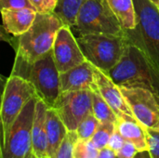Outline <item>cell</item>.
<instances>
[{"label":"cell","instance_id":"obj_1","mask_svg":"<svg viewBox=\"0 0 159 158\" xmlns=\"http://www.w3.org/2000/svg\"><path fill=\"white\" fill-rule=\"evenodd\" d=\"M108 74L119 87L147 88L159 99V72L129 41L122 58Z\"/></svg>","mask_w":159,"mask_h":158},{"label":"cell","instance_id":"obj_2","mask_svg":"<svg viewBox=\"0 0 159 158\" xmlns=\"http://www.w3.org/2000/svg\"><path fill=\"white\" fill-rule=\"evenodd\" d=\"M11 74L29 81L34 87L38 98L49 108L53 107L61 93L60 72L52 51L34 62H26L15 57Z\"/></svg>","mask_w":159,"mask_h":158},{"label":"cell","instance_id":"obj_3","mask_svg":"<svg viewBox=\"0 0 159 158\" xmlns=\"http://www.w3.org/2000/svg\"><path fill=\"white\" fill-rule=\"evenodd\" d=\"M63 25L55 13H37L33 25L18 39L16 57L26 62L43 58L52 51L58 31Z\"/></svg>","mask_w":159,"mask_h":158},{"label":"cell","instance_id":"obj_4","mask_svg":"<svg viewBox=\"0 0 159 158\" xmlns=\"http://www.w3.org/2000/svg\"><path fill=\"white\" fill-rule=\"evenodd\" d=\"M137 24L128 30L129 43L139 47L159 72V8L149 0H133Z\"/></svg>","mask_w":159,"mask_h":158},{"label":"cell","instance_id":"obj_5","mask_svg":"<svg viewBox=\"0 0 159 158\" xmlns=\"http://www.w3.org/2000/svg\"><path fill=\"white\" fill-rule=\"evenodd\" d=\"M77 41L87 61L107 74L120 61L129 44L127 35L99 34H80Z\"/></svg>","mask_w":159,"mask_h":158},{"label":"cell","instance_id":"obj_6","mask_svg":"<svg viewBox=\"0 0 159 158\" xmlns=\"http://www.w3.org/2000/svg\"><path fill=\"white\" fill-rule=\"evenodd\" d=\"M73 28L79 35L89 34L127 35V32L122 28L105 0H87Z\"/></svg>","mask_w":159,"mask_h":158},{"label":"cell","instance_id":"obj_7","mask_svg":"<svg viewBox=\"0 0 159 158\" xmlns=\"http://www.w3.org/2000/svg\"><path fill=\"white\" fill-rule=\"evenodd\" d=\"M38 97L33 98L23 108L2 142L0 158H36L32 141V127Z\"/></svg>","mask_w":159,"mask_h":158},{"label":"cell","instance_id":"obj_8","mask_svg":"<svg viewBox=\"0 0 159 158\" xmlns=\"http://www.w3.org/2000/svg\"><path fill=\"white\" fill-rule=\"evenodd\" d=\"M34 97H38L36 90L29 81L19 75L10 74L4 88L0 109L2 142L7 137L12 125L25 105Z\"/></svg>","mask_w":159,"mask_h":158},{"label":"cell","instance_id":"obj_9","mask_svg":"<svg viewBox=\"0 0 159 158\" xmlns=\"http://www.w3.org/2000/svg\"><path fill=\"white\" fill-rule=\"evenodd\" d=\"M52 108L69 131H76L80 123L92 114V91H63Z\"/></svg>","mask_w":159,"mask_h":158},{"label":"cell","instance_id":"obj_10","mask_svg":"<svg viewBox=\"0 0 159 158\" xmlns=\"http://www.w3.org/2000/svg\"><path fill=\"white\" fill-rule=\"evenodd\" d=\"M134 117L147 129L159 132V99L143 88L120 87Z\"/></svg>","mask_w":159,"mask_h":158},{"label":"cell","instance_id":"obj_11","mask_svg":"<svg viewBox=\"0 0 159 158\" xmlns=\"http://www.w3.org/2000/svg\"><path fill=\"white\" fill-rule=\"evenodd\" d=\"M52 52L60 74L87 61L77 38L75 37L71 27L68 25H63L58 31Z\"/></svg>","mask_w":159,"mask_h":158},{"label":"cell","instance_id":"obj_12","mask_svg":"<svg viewBox=\"0 0 159 158\" xmlns=\"http://www.w3.org/2000/svg\"><path fill=\"white\" fill-rule=\"evenodd\" d=\"M95 74L98 91L113 109L117 118L127 116L134 117V115L128 104L120 87L114 82L107 73L97 67H95Z\"/></svg>","mask_w":159,"mask_h":158},{"label":"cell","instance_id":"obj_13","mask_svg":"<svg viewBox=\"0 0 159 158\" xmlns=\"http://www.w3.org/2000/svg\"><path fill=\"white\" fill-rule=\"evenodd\" d=\"M61 89L63 91L97 90L95 66L89 61L60 74Z\"/></svg>","mask_w":159,"mask_h":158},{"label":"cell","instance_id":"obj_14","mask_svg":"<svg viewBox=\"0 0 159 158\" xmlns=\"http://www.w3.org/2000/svg\"><path fill=\"white\" fill-rule=\"evenodd\" d=\"M3 27L7 33L20 37L33 25L37 12L32 8H1Z\"/></svg>","mask_w":159,"mask_h":158},{"label":"cell","instance_id":"obj_15","mask_svg":"<svg viewBox=\"0 0 159 158\" xmlns=\"http://www.w3.org/2000/svg\"><path fill=\"white\" fill-rule=\"evenodd\" d=\"M48 106L38 98L33 127H32V141L34 153L36 158H48V136H47V112Z\"/></svg>","mask_w":159,"mask_h":158},{"label":"cell","instance_id":"obj_16","mask_svg":"<svg viewBox=\"0 0 159 158\" xmlns=\"http://www.w3.org/2000/svg\"><path fill=\"white\" fill-rule=\"evenodd\" d=\"M116 127L123 138L127 142H131L139 152L149 150L147 129L138 122L135 117L127 116L118 118Z\"/></svg>","mask_w":159,"mask_h":158},{"label":"cell","instance_id":"obj_17","mask_svg":"<svg viewBox=\"0 0 159 158\" xmlns=\"http://www.w3.org/2000/svg\"><path fill=\"white\" fill-rule=\"evenodd\" d=\"M66 126L61 119L58 113L49 108L47 112V136H48V156L53 158L57 149L64 140L67 132Z\"/></svg>","mask_w":159,"mask_h":158},{"label":"cell","instance_id":"obj_18","mask_svg":"<svg viewBox=\"0 0 159 158\" xmlns=\"http://www.w3.org/2000/svg\"><path fill=\"white\" fill-rule=\"evenodd\" d=\"M125 31L132 30L137 24V15L133 0H105Z\"/></svg>","mask_w":159,"mask_h":158},{"label":"cell","instance_id":"obj_19","mask_svg":"<svg viewBox=\"0 0 159 158\" xmlns=\"http://www.w3.org/2000/svg\"><path fill=\"white\" fill-rule=\"evenodd\" d=\"M86 1L87 0H58L54 13L64 25L73 28L75 25L78 13Z\"/></svg>","mask_w":159,"mask_h":158},{"label":"cell","instance_id":"obj_20","mask_svg":"<svg viewBox=\"0 0 159 158\" xmlns=\"http://www.w3.org/2000/svg\"><path fill=\"white\" fill-rule=\"evenodd\" d=\"M92 114L100 121V123H115L117 122V116L97 90L92 91Z\"/></svg>","mask_w":159,"mask_h":158},{"label":"cell","instance_id":"obj_21","mask_svg":"<svg viewBox=\"0 0 159 158\" xmlns=\"http://www.w3.org/2000/svg\"><path fill=\"white\" fill-rule=\"evenodd\" d=\"M115 129V123H101L97 131L91 139V142L98 150H102L108 146L109 140Z\"/></svg>","mask_w":159,"mask_h":158},{"label":"cell","instance_id":"obj_22","mask_svg":"<svg viewBox=\"0 0 159 158\" xmlns=\"http://www.w3.org/2000/svg\"><path fill=\"white\" fill-rule=\"evenodd\" d=\"M100 125V121L93 115V114H91L78 126L76 129L78 139L82 141H91Z\"/></svg>","mask_w":159,"mask_h":158},{"label":"cell","instance_id":"obj_23","mask_svg":"<svg viewBox=\"0 0 159 158\" xmlns=\"http://www.w3.org/2000/svg\"><path fill=\"white\" fill-rule=\"evenodd\" d=\"M77 140L78 136L76 131H68L53 158H74L75 145Z\"/></svg>","mask_w":159,"mask_h":158},{"label":"cell","instance_id":"obj_24","mask_svg":"<svg viewBox=\"0 0 159 158\" xmlns=\"http://www.w3.org/2000/svg\"><path fill=\"white\" fill-rule=\"evenodd\" d=\"M98 155L99 150L91 141L77 140L75 145L74 158H98Z\"/></svg>","mask_w":159,"mask_h":158},{"label":"cell","instance_id":"obj_25","mask_svg":"<svg viewBox=\"0 0 159 158\" xmlns=\"http://www.w3.org/2000/svg\"><path fill=\"white\" fill-rule=\"evenodd\" d=\"M37 13L48 14L54 13L58 0H29Z\"/></svg>","mask_w":159,"mask_h":158},{"label":"cell","instance_id":"obj_26","mask_svg":"<svg viewBox=\"0 0 159 158\" xmlns=\"http://www.w3.org/2000/svg\"><path fill=\"white\" fill-rule=\"evenodd\" d=\"M147 142L152 158H159V132L147 129Z\"/></svg>","mask_w":159,"mask_h":158},{"label":"cell","instance_id":"obj_27","mask_svg":"<svg viewBox=\"0 0 159 158\" xmlns=\"http://www.w3.org/2000/svg\"><path fill=\"white\" fill-rule=\"evenodd\" d=\"M1 8H32L34 9L29 0H0Z\"/></svg>","mask_w":159,"mask_h":158},{"label":"cell","instance_id":"obj_28","mask_svg":"<svg viewBox=\"0 0 159 158\" xmlns=\"http://www.w3.org/2000/svg\"><path fill=\"white\" fill-rule=\"evenodd\" d=\"M126 142V140L123 138V136L119 133V131L116 129H116L115 131L113 132L110 140H109V142H108V146L110 149H112L113 151H115L116 153H117L122 147L123 145L125 144Z\"/></svg>","mask_w":159,"mask_h":158},{"label":"cell","instance_id":"obj_29","mask_svg":"<svg viewBox=\"0 0 159 158\" xmlns=\"http://www.w3.org/2000/svg\"><path fill=\"white\" fill-rule=\"evenodd\" d=\"M139 151L137 148L129 142H125L123 147L116 153L117 158H134Z\"/></svg>","mask_w":159,"mask_h":158},{"label":"cell","instance_id":"obj_30","mask_svg":"<svg viewBox=\"0 0 159 158\" xmlns=\"http://www.w3.org/2000/svg\"><path fill=\"white\" fill-rule=\"evenodd\" d=\"M98 158H117V156L115 151L109 147H105L102 150H99Z\"/></svg>","mask_w":159,"mask_h":158},{"label":"cell","instance_id":"obj_31","mask_svg":"<svg viewBox=\"0 0 159 158\" xmlns=\"http://www.w3.org/2000/svg\"><path fill=\"white\" fill-rule=\"evenodd\" d=\"M134 158H152L149 151H143V152H138L137 155L134 156Z\"/></svg>","mask_w":159,"mask_h":158},{"label":"cell","instance_id":"obj_32","mask_svg":"<svg viewBox=\"0 0 159 158\" xmlns=\"http://www.w3.org/2000/svg\"><path fill=\"white\" fill-rule=\"evenodd\" d=\"M149 1H151L156 7H157L159 8V0H149Z\"/></svg>","mask_w":159,"mask_h":158}]
</instances>
